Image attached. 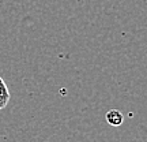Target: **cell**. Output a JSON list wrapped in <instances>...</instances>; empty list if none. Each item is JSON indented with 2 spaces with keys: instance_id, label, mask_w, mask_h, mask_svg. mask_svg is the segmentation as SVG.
<instances>
[{
  "instance_id": "cell-1",
  "label": "cell",
  "mask_w": 147,
  "mask_h": 142,
  "mask_svg": "<svg viewBox=\"0 0 147 142\" xmlns=\"http://www.w3.org/2000/svg\"><path fill=\"white\" fill-rule=\"evenodd\" d=\"M105 119L106 122L109 123L110 126H120L121 123H123V120H124V116H123V113H121L119 109H110L106 112L105 115Z\"/></svg>"
},
{
  "instance_id": "cell-2",
  "label": "cell",
  "mask_w": 147,
  "mask_h": 142,
  "mask_svg": "<svg viewBox=\"0 0 147 142\" xmlns=\"http://www.w3.org/2000/svg\"><path fill=\"white\" fill-rule=\"evenodd\" d=\"M8 103H10V92H8L4 79L0 77V111L4 109L8 105Z\"/></svg>"
}]
</instances>
